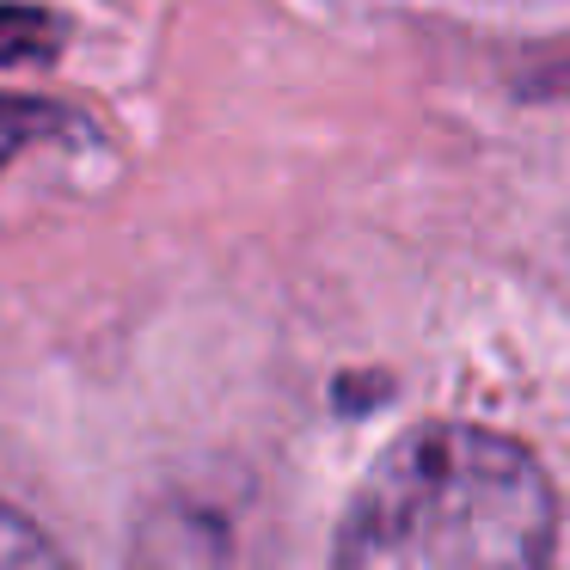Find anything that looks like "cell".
<instances>
[{"label":"cell","mask_w":570,"mask_h":570,"mask_svg":"<svg viewBox=\"0 0 570 570\" xmlns=\"http://www.w3.org/2000/svg\"><path fill=\"white\" fill-rule=\"evenodd\" d=\"M56 43H62L56 13L26 7V0H7L0 7V62H50Z\"/></svg>","instance_id":"obj_2"},{"label":"cell","mask_w":570,"mask_h":570,"mask_svg":"<svg viewBox=\"0 0 570 570\" xmlns=\"http://www.w3.org/2000/svg\"><path fill=\"white\" fill-rule=\"evenodd\" d=\"M558 497L521 442L472 423L405 430L337 528V570H546Z\"/></svg>","instance_id":"obj_1"},{"label":"cell","mask_w":570,"mask_h":570,"mask_svg":"<svg viewBox=\"0 0 570 570\" xmlns=\"http://www.w3.org/2000/svg\"><path fill=\"white\" fill-rule=\"evenodd\" d=\"M0 570H68V564L38 521L19 515L13 503H0Z\"/></svg>","instance_id":"obj_4"},{"label":"cell","mask_w":570,"mask_h":570,"mask_svg":"<svg viewBox=\"0 0 570 570\" xmlns=\"http://www.w3.org/2000/svg\"><path fill=\"white\" fill-rule=\"evenodd\" d=\"M62 129H68V117L56 111V105L0 92V173H7V166H13L26 148H38V141L62 136Z\"/></svg>","instance_id":"obj_3"}]
</instances>
